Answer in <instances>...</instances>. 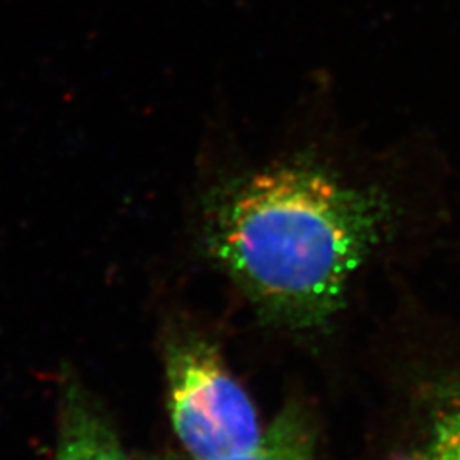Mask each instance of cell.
Listing matches in <instances>:
<instances>
[{
	"label": "cell",
	"instance_id": "3957f363",
	"mask_svg": "<svg viewBox=\"0 0 460 460\" xmlns=\"http://www.w3.org/2000/svg\"><path fill=\"white\" fill-rule=\"evenodd\" d=\"M55 460H130L115 428L75 382L64 387Z\"/></svg>",
	"mask_w": 460,
	"mask_h": 460
},
{
	"label": "cell",
	"instance_id": "5b68a950",
	"mask_svg": "<svg viewBox=\"0 0 460 460\" xmlns=\"http://www.w3.org/2000/svg\"><path fill=\"white\" fill-rule=\"evenodd\" d=\"M406 460H460V391L435 414Z\"/></svg>",
	"mask_w": 460,
	"mask_h": 460
},
{
	"label": "cell",
	"instance_id": "277c9868",
	"mask_svg": "<svg viewBox=\"0 0 460 460\" xmlns=\"http://www.w3.org/2000/svg\"><path fill=\"white\" fill-rule=\"evenodd\" d=\"M313 447L307 416L298 408H287L264 429L260 445L237 460H313Z\"/></svg>",
	"mask_w": 460,
	"mask_h": 460
},
{
	"label": "cell",
	"instance_id": "7a4b0ae2",
	"mask_svg": "<svg viewBox=\"0 0 460 460\" xmlns=\"http://www.w3.org/2000/svg\"><path fill=\"white\" fill-rule=\"evenodd\" d=\"M165 377L172 428L191 459H243L260 445L263 429L252 401L207 340L172 338Z\"/></svg>",
	"mask_w": 460,
	"mask_h": 460
},
{
	"label": "cell",
	"instance_id": "6da1fadb",
	"mask_svg": "<svg viewBox=\"0 0 460 460\" xmlns=\"http://www.w3.org/2000/svg\"><path fill=\"white\" fill-rule=\"evenodd\" d=\"M391 215L377 190L349 188L311 163H292L218 188L203 235L215 264L261 317L313 329L343 305Z\"/></svg>",
	"mask_w": 460,
	"mask_h": 460
}]
</instances>
